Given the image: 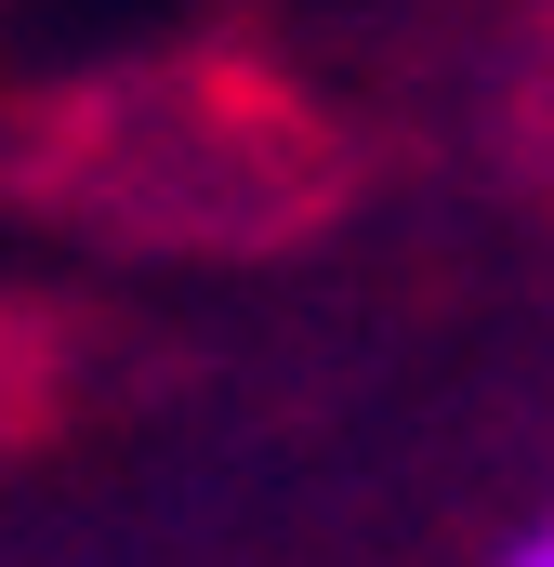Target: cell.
<instances>
[{"mask_svg": "<svg viewBox=\"0 0 554 567\" xmlns=\"http://www.w3.org/2000/svg\"><path fill=\"white\" fill-rule=\"evenodd\" d=\"M489 567H554V488L515 515V528H502V542H489Z\"/></svg>", "mask_w": 554, "mask_h": 567, "instance_id": "1", "label": "cell"}]
</instances>
